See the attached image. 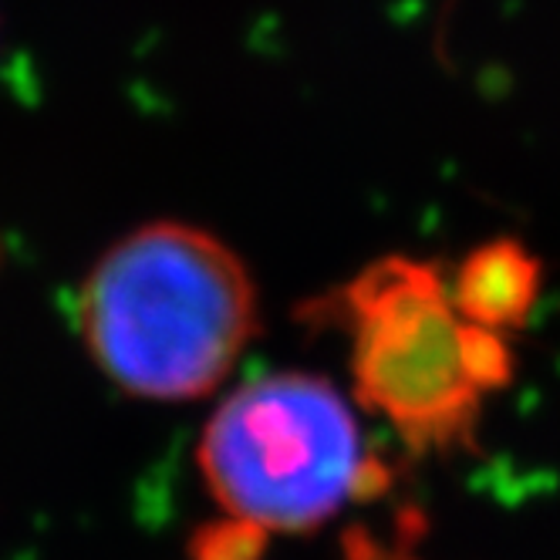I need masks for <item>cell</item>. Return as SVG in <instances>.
I'll return each instance as SVG.
<instances>
[{
	"instance_id": "6da1fadb",
	"label": "cell",
	"mask_w": 560,
	"mask_h": 560,
	"mask_svg": "<svg viewBox=\"0 0 560 560\" xmlns=\"http://www.w3.org/2000/svg\"><path fill=\"white\" fill-rule=\"evenodd\" d=\"M78 328L95 365L136 398L210 395L257 331L254 280L223 240L145 223L102 254L82 284Z\"/></svg>"
},
{
	"instance_id": "7a4b0ae2",
	"label": "cell",
	"mask_w": 560,
	"mask_h": 560,
	"mask_svg": "<svg viewBox=\"0 0 560 560\" xmlns=\"http://www.w3.org/2000/svg\"><path fill=\"white\" fill-rule=\"evenodd\" d=\"M199 466L220 506L267 534L325 524L378 476L345 395L304 372L236 388L203 432Z\"/></svg>"
},
{
	"instance_id": "3957f363",
	"label": "cell",
	"mask_w": 560,
	"mask_h": 560,
	"mask_svg": "<svg viewBox=\"0 0 560 560\" xmlns=\"http://www.w3.org/2000/svg\"><path fill=\"white\" fill-rule=\"evenodd\" d=\"M354 395L416 453L466 443L479 388L466 369V322L435 267L385 257L345 291Z\"/></svg>"
},
{
	"instance_id": "277c9868",
	"label": "cell",
	"mask_w": 560,
	"mask_h": 560,
	"mask_svg": "<svg viewBox=\"0 0 560 560\" xmlns=\"http://www.w3.org/2000/svg\"><path fill=\"white\" fill-rule=\"evenodd\" d=\"M537 291L540 264L516 240H493L459 264L450 298L463 322L506 331L527 322Z\"/></svg>"
},
{
	"instance_id": "5b68a950",
	"label": "cell",
	"mask_w": 560,
	"mask_h": 560,
	"mask_svg": "<svg viewBox=\"0 0 560 560\" xmlns=\"http://www.w3.org/2000/svg\"><path fill=\"white\" fill-rule=\"evenodd\" d=\"M267 530L250 524V520L230 516L226 524L210 527L196 537L192 560H257L264 553Z\"/></svg>"
},
{
	"instance_id": "8992f818",
	"label": "cell",
	"mask_w": 560,
	"mask_h": 560,
	"mask_svg": "<svg viewBox=\"0 0 560 560\" xmlns=\"http://www.w3.org/2000/svg\"><path fill=\"white\" fill-rule=\"evenodd\" d=\"M466 369L472 375V382L490 392V388H503L513 375V358L506 341L500 338V331L493 328H479L466 322Z\"/></svg>"
}]
</instances>
